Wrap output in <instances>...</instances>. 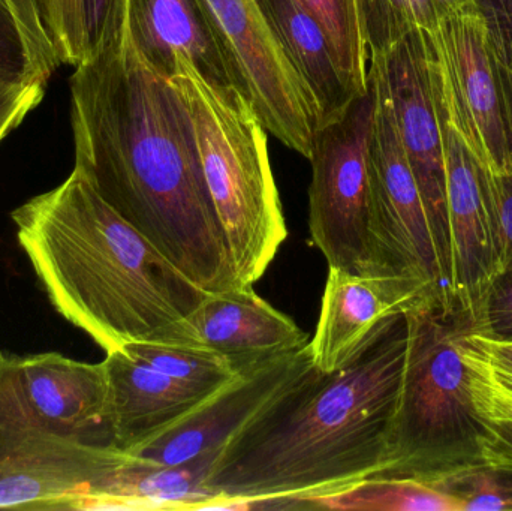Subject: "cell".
Wrapping results in <instances>:
<instances>
[{"label":"cell","mask_w":512,"mask_h":511,"mask_svg":"<svg viewBox=\"0 0 512 511\" xmlns=\"http://www.w3.org/2000/svg\"><path fill=\"white\" fill-rule=\"evenodd\" d=\"M432 83L441 117L447 168L451 300L454 309L474 326L484 296L498 276L492 222L474 159L448 120L433 75Z\"/></svg>","instance_id":"5bb4252c"},{"label":"cell","mask_w":512,"mask_h":511,"mask_svg":"<svg viewBox=\"0 0 512 511\" xmlns=\"http://www.w3.org/2000/svg\"><path fill=\"white\" fill-rule=\"evenodd\" d=\"M45 33L60 65L75 66L77 11L75 0H35Z\"/></svg>","instance_id":"f546056e"},{"label":"cell","mask_w":512,"mask_h":511,"mask_svg":"<svg viewBox=\"0 0 512 511\" xmlns=\"http://www.w3.org/2000/svg\"><path fill=\"white\" fill-rule=\"evenodd\" d=\"M69 80L75 170L206 293L243 288L185 99L138 56L126 20Z\"/></svg>","instance_id":"6da1fadb"},{"label":"cell","mask_w":512,"mask_h":511,"mask_svg":"<svg viewBox=\"0 0 512 511\" xmlns=\"http://www.w3.org/2000/svg\"><path fill=\"white\" fill-rule=\"evenodd\" d=\"M502 105H504L505 128H507L510 173L505 176H490L478 170L481 191L489 210L495 240L498 275L512 269V77L496 63Z\"/></svg>","instance_id":"cb8c5ba5"},{"label":"cell","mask_w":512,"mask_h":511,"mask_svg":"<svg viewBox=\"0 0 512 511\" xmlns=\"http://www.w3.org/2000/svg\"><path fill=\"white\" fill-rule=\"evenodd\" d=\"M474 329L490 338L512 342V269L493 279L481 303Z\"/></svg>","instance_id":"f1b7e54d"},{"label":"cell","mask_w":512,"mask_h":511,"mask_svg":"<svg viewBox=\"0 0 512 511\" xmlns=\"http://www.w3.org/2000/svg\"><path fill=\"white\" fill-rule=\"evenodd\" d=\"M126 29L144 65L159 77L171 81L189 72L219 95L239 92L251 102L206 0H126Z\"/></svg>","instance_id":"4fadbf2b"},{"label":"cell","mask_w":512,"mask_h":511,"mask_svg":"<svg viewBox=\"0 0 512 511\" xmlns=\"http://www.w3.org/2000/svg\"><path fill=\"white\" fill-rule=\"evenodd\" d=\"M105 354V429L108 443L123 452H134L213 395L162 374L123 347Z\"/></svg>","instance_id":"e0dca14e"},{"label":"cell","mask_w":512,"mask_h":511,"mask_svg":"<svg viewBox=\"0 0 512 511\" xmlns=\"http://www.w3.org/2000/svg\"><path fill=\"white\" fill-rule=\"evenodd\" d=\"M406 338L405 314L387 318L352 362L313 365L236 435L207 477L225 510L304 509L381 476Z\"/></svg>","instance_id":"7a4b0ae2"},{"label":"cell","mask_w":512,"mask_h":511,"mask_svg":"<svg viewBox=\"0 0 512 511\" xmlns=\"http://www.w3.org/2000/svg\"><path fill=\"white\" fill-rule=\"evenodd\" d=\"M42 83L14 84L0 81V141L23 123L45 95Z\"/></svg>","instance_id":"1f68e13d"},{"label":"cell","mask_w":512,"mask_h":511,"mask_svg":"<svg viewBox=\"0 0 512 511\" xmlns=\"http://www.w3.org/2000/svg\"><path fill=\"white\" fill-rule=\"evenodd\" d=\"M493 59L512 77V0H475Z\"/></svg>","instance_id":"4dcf8cb0"},{"label":"cell","mask_w":512,"mask_h":511,"mask_svg":"<svg viewBox=\"0 0 512 511\" xmlns=\"http://www.w3.org/2000/svg\"><path fill=\"white\" fill-rule=\"evenodd\" d=\"M324 30L349 89L369 87V53L361 35L355 0H298Z\"/></svg>","instance_id":"603a6c76"},{"label":"cell","mask_w":512,"mask_h":511,"mask_svg":"<svg viewBox=\"0 0 512 511\" xmlns=\"http://www.w3.org/2000/svg\"><path fill=\"white\" fill-rule=\"evenodd\" d=\"M51 305L105 353L170 339L206 291L180 273L78 170L11 213Z\"/></svg>","instance_id":"3957f363"},{"label":"cell","mask_w":512,"mask_h":511,"mask_svg":"<svg viewBox=\"0 0 512 511\" xmlns=\"http://www.w3.org/2000/svg\"><path fill=\"white\" fill-rule=\"evenodd\" d=\"M313 368L310 342L291 353L240 369L188 416L131 452L147 461L180 467L216 455Z\"/></svg>","instance_id":"7c38bea8"},{"label":"cell","mask_w":512,"mask_h":511,"mask_svg":"<svg viewBox=\"0 0 512 511\" xmlns=\"http://www.w3.org/2000/svg\"><path fill=\"white\" fill-rule=\"evenodd\" d=\"M123 348L162 374L209 393L227 386L240 372L227 357L192 345L147 341L123 345Z\"/></svg>","instance_id":"7402d4cb"},{"label":"cell","mask_w":512,"mask_h":511,"mask_svg":"<svg viewBox=\"0 0 512 511\" xmlns=\"http://www.w3.org/2000/svg\"><path fill=\"white\" fill-rule=\"evenodd\" d=\"M424 32L430 71L457 137L478 170L505 176L510 152L501 86L475 0Z\"/></svg>","instance_id":"9c48e42d"},{"label":"cell","mask_w":512,"mask_h":511,"mask_svg":"<svg viewBox=\"0 0 512 511\" xmlns=\"http://www.w3.org/2000/svg\"><path fill=\"white\" fill-rule=\"evenodd\" d=\"M0 81L14 84L41 83L36 77L20 24L6 0H0Z\"/></svg>","instance_id":"4316f807"},{"label":"cell","mask_w":512,"mask_h":511,"mask_svg":"<svg viewBox=\"0 0 512 511\" xmlns=\"http://www.w3.org/2000/svg\"><path fill=\"white\" fill-rule=\"evenodd\" d=\"M376 110L370 140L372 168V246L376 276L406 279L427 303L456 311L450 284L417 180L406 158L390 101L369 74Z\"/></svg>","instance_id":"ba28073f"},{"label":"cell","mask_w":512,"mask_h":511,"mask_svg":"<svg viewBox=\"0 0 512 511\" xmlns=\"http://www.w3.org/2000/svg\"><path fill=\"white\" fill-rule=\"evenodd\" d=\"M421 306L430 305L420 288L406 279L358 275L328 266L321 314L310 339L313 365L321 372L342 369L382 321Z\"/></svg>","instance_id":"9a60e30c"},{"label":"cell","mask_w":512,"mask_h":511,"mask_svg":"<svg viewBox=\"0 0 512 511\" xmlns=\"http://www.w3.org/2000/svg\"><path fill=\"white\" fill-rule=\"evenodd\" d=\"M268 134L309 159L319 126L315 96L289 62L256 0H206Z\"/></svg>","instance_id":"8fae6325"},{"label":"cell","mask_w":512,"mask_h":511,"mask_svg":"<svg viewBox=\"0 0 512 511\" xmlns=\"http://www.w3.org/2000/svg\"><path fill=\"white\" fill-rule=\"evenodd\" d=\"M21 392L36 419L63 437L87 440L105 428L107 377L101 363L69 359L59 353L18 357Z\"/></svg>","instance_id":"ac0fdd59"},{"label":"cell","mask_w":512,"mask_h":511,"mask_svg":"<svg viewBox=\"0 0 512 511\" xmlns=\"http://www.w3.org/2000/svg\"><path fill=\"white\" fill-rule=\"evenodd\" d=\"M77 39L75 66L86 62L126 20V0H75Z\"/></svg>","instance_id":"484cf974"},{"label":"cell","mask_w":512,"mask_h":511,"mask_svg":"<svg viewBox=\"0 0 512 511\" xmlns=\"http://www.w3.org/2000/svg\"><path fill=\"white\" fill-rule=\"evenodd\" d=\"M468 338L487 357L496 375L512 389V342L499 341L471 327Z\"/></svg>","instance_id":"d6a6232c"},{"label":"cell","mask_w":512,"mask_h":511,"mask_svg":"<svg viewBox=\"0 0 512 511\" xmlns=\"http://www.w3.org/2000/svg\"><path fill=\"white\" fill-rule=\"evenodd\" d=\"M474 0H355L370 56L384 53L415 30H433Z\"/></svg>","instance_id":"44dd1931"},{"label":"cell","mask_w":512,"mask_h":511,"mask_svg":"<svg viewBox=\"0 0 512 511\" xmlns=\"http://www.w3.org/2000/svg\"><path fill=\"white\" fill-rule=\"evenodd\" d=\"M376 95L372 83L313 137L309 230L328 266L375 275L372 246L370 140Z\"/></svg>","instance_id":"52a82bcc"},{"label":"cell","mask_w":512,"mask_h":511,"mask_svg":"<svg viewBox=\"0 0 512 511\" xmlns=\"http://www.w3.org/2000/svg\"><path fill=\"white\" fill-rule=\"evenodd\" d=\"M165 342L206 348L227 357L240 371L298 350L310 338L251 287L207 294Z\"/></svg>","instance_id":"2e32d148"},{"label":"cell","mask_w":512,"mask_h":511,"mask_svg":"<svg viewBox=\"0 0 512 511\" xmlns=\"http://www.w3.org/2000/svg\"><path fill=\"white\" fill-rule=\"evenodd\" d=\"M369 74L381 84L390 101L450 284L447 168L441 117L427 60L426 32L415 30L384 53L370 56Z\"/></svg>","instance_id":"30bf717a"},{"label":"cell","mask_w":512,"mask_h":511,"mask_svg":"<svg viewBox=\"0 0 512 511\" xmlns=\"http://www.w3.org/2000/svg\"><path fill=\"white\" fill-rule=\"evenodd\" d=\"M6 3L20 24L21 32H23L27 47H29L36 77L41 83L47 84L53 72L59 68L60 63L54 53L53 45L45 33L35 0H6Z\"/></svg>","instance_id":"83f0119b"},{"label":"cell","mask_w":512,"mask_h":511,"mask_svg":"<svg viewBox=\"0 0 512 511\" xmlns=\"http://www.w3.org/2000/svg\"><path fill=\"white\" fill-rule=\"evenodd\" d=\"M427 485L456 498L462 511L512 510V470L475 464L457 468Z\"/></svg>","instance_id":"d4e9b609"},{"label":"cell","mask_w":512,"mask_h":511,"mask_svg":"<svg viewBox=\"0 0 512 511\" xmlns=\"http://www.w3.org/2000/svg\"><path fill=\"white\" fill-rule=\"evenodd\" d=\"M304 509L337 511H462L459 501L411 477H370L354 486L313 498Z\"/></svg>","instance_id":"ffe728a7"},{"label":"cell","mask_w":512,"mask_h":511,"mask_svg":"<svg viewBox=\"0 0 512 511\" xmlns=\"http://www.w3.org/2000/svg\"><path fill=\"white\" fill-rule=\"evenodd\" d=\"M173 84L185 99L216 215L243 288L264 276L288 236L264 126L251 102L222 96L194 74Z\"/></svg>","instance_id":"5b68a950"},{"label":"cell","mask_w":512,"mask_h":511,"mask_svg":"<svg viewBox=\"0 0 512 511\" xmlns=\"http://www.w3.org/2000/svg\"><path fill=\"white\" fill-rule=\"evenodd\" d=\"M457 314L435 306L405 312V363L381 476L429 483L480 464L483 425L469 402L460 356V339L472 324L454 320Z\"/></svg>","instance_id":"277c9868"},{"label":"cell","mask_w":512,"mask_h":511,"mask_svg":"<svg viewBox=\"0 0 512 511\" xmlns=\"http://www.w3.org/2000/svg\"><path fill=\"white\" fill-rule=\"evenodd\" d=\"M256 2L283 53L315 96L319 125L339 117L357 95L346 84L324 30L298 0Z\"/></svg>","instance_id":"d6986e66"},{"label":"cell","mask_w":512,"mask_h":511,"mask_svg":"<svg viewBox=\"0 0 512 511\" xmlns=\"http://www.w3.org/2000/svg\"><path fill=\"white\" fill-rule=\"evenodd\" d=\"M17 360L0 353V509L84 511L126 452L45 428L21 392Z\"/></svg>","instance_id":"8992f818"}]
</instances>
